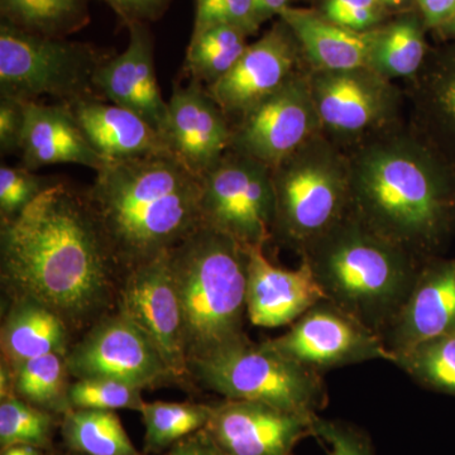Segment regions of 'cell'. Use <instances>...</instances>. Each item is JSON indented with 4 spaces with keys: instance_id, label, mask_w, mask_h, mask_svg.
<instances>
[{
    "instance_id": "20",
    "label": "cell",
    "mask_w": 455,
    "mask_h": 455,
    "mask_svg": "<svg viewBox=\"0 0 455 455\" xmlns=\"http://www.w3.org/2000/svg\"><path fill=\"white\" fill-rule=\"evenodd\" d=\"M326 300L309 265L296 269L269 262L265 247L248 248L247 316L253 325L280 328L293 324L307 310Z\"/></svg>"
},
{
    "instance_id": "40",
    "label": "cell",
    "mask_w": 455,
    "mask_h": 455,
    "mask_svg": "<svg viewBox=\"0 0 455 455\" xmlns=\"http://www.w3.org/2000/svg\"><path fill=\"white\" fill-rule=\"evenodd\" d=\"M169 453L170 455H224L204 429L180 440L170 449Z\"/></svg>"
},
{
    "instance_id": "35",
    "label": "cell",
    "mask_w": 455,
    "mask_h": 455,
    "mask_svg": "<svg viewBox=\"0 0 455 455\" xmlns=\"http://www.w3.org/2000/svg\"><path fill=\"white\" fill-rule=\"evenodd\" d=\"M53 176L37 175L25 167H0V220L3 223L16 220L29 204L41 194L60 184Z\"/></svg>"
},
{
    "instance_id": "9",
    "label": "cell",
    "mask_w": 455,
    "mask_h": 455,
    "mask_svg": "<svg viewBox=\"0 0 455 455\" xmlns=\"http://www.w3.org/2000/svg\"><path fill=\"white\" fill-rule=\"evenodd\" d=\"M203 226L232 236L245 250L272 239L275 193L271 169L230 148L202 178Z\"/></svg>"
},
{
    "instance_id": "38",
    "label": "cell",
    "mask_w": 455,
    "mask_h": 455,
    "mask_svg": "<svg viewBox=\"0 0 455 455\" xmlns=\"http://www.w3.org/2000/svg\"><path fill=\"white\" fill-rule=\"evenodd\" d=\"M25 128V101L0 98V151L2 155L20 152Z\"/></svg>"
},
{
    "instance_id": "13",
    "label": "cell",
    "mask_w": 455,
    "mask_h": 455,
    "mask_svg": "<svg viewBox=\"0 0 455 455\" xmlns=\"http://www.w3.org/2000/svg\"><path fill=\"white\" fill-rule=\"evenodd\" d=\"M116 310L155 344L175 381L188 376L181 307L167 253L124 275Z\"/></svg>"
},
{
    "instance_id": "12",
    "label": "cell",
    "mask_w": 455,
    "mask_h": 455,
    "mask_svg": "<svg viewBox=\"0 0 455 455\" xmlns=\"http://www.w3.org/2000/svg\"><path fill=\"white\" fill-rule=\"evenodd\" d=\"M320 128L309 77L296 73L239 118L232 128V149L272 170Z\"/></svg>"
},
{
    "instance_id": "33",
    "label": "cell",
    "mask_w": 455,
    "mask_h": 455,
    "mask_svg": "<svg viewBox=\"0 0 455 455\" xmlns=\"http://www.w3.org/2000/svg\"><path fill=\"white\" fill-rule=\"evenodd\" d=\"M396 364L425 387L455 396V334L421 343Z\"/></svg>"
},
{
    "instance_id": "14",
    "label": "cell",
    "mask_w": 455,
    "mask_h": 455,
    "mask_svg": "<svg viewBox=\"0 0 455 455\" xmlns=\"http://www.w3.org/2000/svg\"><path fill=\"white\" fill-rule=\"evenodd\" d=\"M309 84L320 125L339 137L383 127L394 118L400 100L391 80L370 68L316 70Z\"/></svg>"
},
{
    "instance_id": "36",
    "label": "cell",
    "mask_w": 455,
    "mask_h": 455,
    "mask_svg": "<svg viewBox=\"0 0 455 455\" xmlns=\"http://www.w3.org/2000/svg\"><path fill=\"white\" fill-rule=\"evenodd\" d=\"M223 25L241 28L248 36L256 35L262 20L254 0H196L193 35Z\"/></svg>"
},
{
    "instance_id": "10",
    "label": "cell",
    "mask_w": 455,
    "mask_h": 455,
    "mask_svg": "<svg viewBox=\"0 0 455 455\" xmlns=\"http://www.w3.org/2000/svg\"><path fill=\"white\" fill-rule=\"evenodd\" d=\"M65 359L76 379H116L142 390L175 381L155 344L116 310L84 333Z\"/></svg>"
},
{
    "instance_id": "43",
    "label": "cell",
    "mask_w": 455,
    "mask_h": 455,
    "mask_svg": "<svg viewBox=\"0 0 455 455\" xmlns=\"http://www.w3.org/2000/svg\"><path fill=\"white\" fill-rule=\"evenodd\" d=\"M2 455H49V451L32 445H12L2 449Z\"/></svg>"
},
{
    "instance_id": "49",
    "label": "cell",
    "mask_w": 455,
    "mask_h": 455,
    "mask_svg": "<svg viewBox=\"0 0 455 455\" xmlns=\"http://www.w3.org/2000/svg\"><path fill=\"white\" fill-rule=\"evenodd\" d=\"M224 455H227L226 453H224Z\"/></svg>"
},
{
    "instance_id": "25",
    "label": "cell",
    "mask_w": 455,
    "mask_h": 455,
    "mask_svg": "<svg viewBox=\"0 0 455 455\" xmlns=\"http://www.w3.org/2000/svg\"><path fill=\"white\" fill-rule=\"evenodd\" d=\"M73 338L55 313L33 301H12L2 325L3 362L12 370L50 353L68 355Z\"/></svg>"
},
{
    "instance_id": "16",
    "label": "cell",
    "mask_w": 455,
    "mask_h": 455,
    "mask_svg": "<svg viewBox=\"0 0 455 455\" xmlns=\"http://www.w3.org/2000/svg\"><path fill=\"white\" fill-rule=\"evenodd\" d=\"M315 416L226 398L212 406L204 430L227 455H292L299 442L313 435Z\"/></svg>"
},
{
    "instance_id": "4",
    "label": "cell",
    "mask_w": 455,
    "mask_h": 455,
    "mask_svg": "<svg viewBox=\"0 0 455 455\" xmlns=\"http://www.w3.org/2000/svg\"><path fill=\"white\" fill-rule=\"evenodd\" d=\"M326 300L379 334L388 331L424 262L350 212L301 253Z\"/></svg>"
},
{
    "instance_id": "11",
    "label": "cell",
    "mask_w": 455,
    "mask_h": 455,
    "mask_svg": "<svg viewBox=\"0 0 455 455\" xmlns=\"http://www.w3.org/2000/svg\"><path fill=\"white\" fill-rule=\"evenodd\" d=\"M266 341L284 357L319 373L374 359L396 362L379 334L328 300L307 310L281 337Z\"/></svg>"
},
{
    "instance_id": "48",
    "label": "cell",
    "mask_w": 455,
    "mask_h": 455,
    "mask_svg": "<svg viewBox=\"0 0 455 455\" xmlns=\"http://www.w3.org/2000/svg\"><path fill=\"white\" fill-rule=\"evenodd\" d=\"M166 455H170V453H167Z\"/></svg>"
},
{
    "instance_id": "27",
    "label": "cell",
    "mask_w": 455,
    "mask_h": 455,
    "mask_svg": "<svg viewBox=\"0 0 455 455\" xmlns=\"http://www.w3.org/2000/svg\"><path fill=\"white\" fill-rule=\"evenodd\" d=\"M0 20L33 35L68 38L89 25V0H0Z\"/></svg>"
},
{
    "instance_id": "7",
    "label": "cell",
    "mask_w": 455,
    "mask_h": 455,
    "mask_svg": "<svg viewBox=\"0 0 455 455\" xmlns=\"http://www.w3.org/2000/svg\"><path fill=\"white\" fill-rule=\"evenodd\" d=\"M188 374L228 400L254 401L283 411L315 416L325 405L322 373L284 357L267 341L248 339L188 363Z\"/></svg>"
},
{
    "instance_id": "41",
    "label": "cell",
    "mask_w": 455,
    "mask_h": 455,
    "mask_svg": "<svg viewBox=\"0 0 455 455\" xmlns=\"http://www.w3.org/2000/svg\"><path fill=\"white\" fill-rule=\"evenodd\" d=\"M423 17L425 26L430 29H439L451 16L455 9V0H415Z\"/></svg>"
},
{
    "instance_id": "47",
    "label": "cell",
    "mask_w": 455,
    "mask_h": 455,
    "mask_svg": "<svg viewBox=\"0 0 455 455\" xmlns=\"http://www.w3.org/2000/svg\"><path fill=\"white\" fill-rule=\"evenodd\" d=\"M49 455H56V454H49Z\"/></svg>"
},
{
    "instance_id": "46",
    "label": "cell",
    "mask_w": 455,
    "mask_h": 455,
    "mask_svg": "<svg viewBox=\"0 0 455 455\" xmlns=\"http://www.w3.org/2000/svg\"><path fill=\"white\" fill-rule=\"evenodd\" d=\"M377 2H379V4L383 5V7H385V8H388V7L392 8L391 0H377Z\"/></svg>"
},
{
    "instance_id": "42",
    "label": "cell",
    "mask_w": 455,
    "mask_h": 455,
    "mask_svg": "<svg viewBox=\"0 0 455 455\" xmlns=\"http://www.w3.org/2000/svg\"><path fill=\"white\" fill-rule=\"evenodd\" d=\"M385 8L377 0H324L323 2V16L333 20L341 14L359 9Z\"/></svg>"
},
{
    "instance_id": "26",
    "label": "cell",
    "mask_w": 455,
    "mask_h": 455,
    "mask_svg": "<svg viewBox=\"0 0 455 455\" xmlns=\"http://www.w3.org/2000/svg\"><path fill=\"white\" fill-rule=\"evenodd\" d=\"M425 22L420 13L407 12L377 28L368 68L385 79L415 76L427 56Z\"/></svg>"
},
{
    "instance_id": "6",
    "label": "cell",
    "mask_w": 455,
    "mask_h": 455,
    "mask_svg": "<svg viewBox=\"0 0 455 455\" xmlns=\"http://www.w3.org/2000/svg\"><path fill=\"white\" fill-rule=\"evenodd\" d=\"M272 238L304 252L349 212V158L322 134L271 170Z\"/></svg>"
},
{
    "instance_id": "24",
    "label": "cell",
    "mask_w": 455,
    "mask_h": 455,
    "mask_svg": "<svg viewBox=\"0 0 455 455\" xmlns=\"http://www.w3.org/2000/svg\"><path fill=\"white\" fill-rule=\"evenodd\" d=\"M278 18L289 27L301 52L316 70L368 68L377 28L355 31L331 22L320 12L290 5Z\"/></svg>"
},
{
    "instance_id": "2",
    "label": "cell",
    "mask_w": 455,
    "mask_h": 455,
    "mask_svg": "<svg viewBox=\"0 0 455 455\" xmlns=\"http://www.w3.org/2000/svg\"><path fill=\"white\" fill-rule=\"evenodd\" d=\"M349 158V212L421 262L455 229V170L416 134L385 133Z\"/></svg>"
},
{
    "instance_id": "29",
    "label": "cell",
    "mask_w": 455,
    "mask_h": 455,
    "mask_svg": "<svg viewBox=\"0 0 455 455\" xmlns=\"http://www.w3.org/2000/svg\"><path fill=\"white\" fill-rule=\"evenodd\" d=\"M248 37L241 28L224 25L191 36L185 57V73L205 88L212 85L238 62L247 49Z\"/></svg>"
},
{
    "instance_id": "21",
    "label": "cell",
    "mask_w": 455,
    "mask_h": 455,
    "mask_svg": "<svg viewBox=\"0 0 455 455\" xmlns=\"http://www.w3.org/2000/svg\"><path fill=\"white\" fill-rule=\"evenodd\" d=\"M22 167L37 171L51 164H74L97 172L106 161L92 148L65 104L25 101L20 145Z\"/></svg>"
},
{
    "instance_id": "31",
    "label": "cell",
    "mask_w": 455,
    "mask_h": 455,
    "mask_svg": "<svg viewBox=\"0 0 455 455\" xmlns=\"http://www.w3.org/2000/svg\"><path fill=\"white\" fill-rule=\"evenodd\" d=\"M140 414L146 427L145 451L160 454L204 429L211 419L212 405L155 401L146 403Z\"/></svg>"
},
{
    "instance_id": "32",
    "label": "cell",
    "mask_w": 455,
    "mask_h": 455,
    "mask_svg": "<svg viewBox=\"0 0 455 455\" xmlns=\"http://www.w3.org/2000/svg\"><path fill=\"white\" fill-rule=\"evenodd\" d=\"M53 412L11 396L0 403V447L32 445L52 451L56 419Z\"/></svg>"
},
{
    "instance_id": "45",
    "label": "cell",
    "mask_w": 455,
    "mask_h": 455,
    "mask_svg": "<svg viewBox=\"0 0 455 455\" xmlns=\"http://www.w3.org/2000/svg\"><path fill=\"white\" fill-rule=\"evenodd\" d=\"M392 8H401L403 5L409 4L410 0H391Z\"/></svg>"
},
{
    "instance_id": "3",
    "label": "cell",
    "mask_w": 455,
    "mask_h": 455,
    "mask_svg": "<svg viewBox=\"0 0 455 455\" xmlns=\"http://www.w3.org/2000/svg\"><path fill=\"white\" fill-rule=\"evenodd\" d=\"M85 196L124 275L203 226L202 179L173 155L108 161Z\"/></svg>"
},
{
    "instance_id": "22",
    "label": "cell",
    "mask_w": 455,
    "mask_h": 455,
    "mask_svg": "<svg viewBox=\"0 0 455 455\" xmlns=\"http://www.w3.org/2000/svg\"><path fill=\"white\" fill-rule=\"evenodd\" d=\"M104 161L172 155L164 137L136 113L101 98L65 104Z\"/></svg>"
},
{
    "instance_id": "17",
    "label": "cell",
    "mask_w": 455,
    "mask_h": 455,
    "mask_svg": "<svg viewBox=\"0 0 455 455\" xmlns=\"http://www.w3.org/2000/svg\"><path fill=\"white\" fill-rule=\"evenodd\" d=\"M167 109L164 140L171 154L191 173L204 178L232 148L228 116L196 80L188 85L173 84Z\"/></svg>"
},
{
    "instance_id": "15",
    "label": "cell",
    "mask_w": 455,
    "mask_h": 455,
    "mask_svg": "<svg viewBox=\"0 0 455 455\" xmlns=\"http://www.w3.org/2000/svg\"><path fill=\"white\" fill-rule=\"evenodd\" d=\"M300 52L289 27L278 20L259 40L248 44L232 70L206 90L228 118H241L291 79Z\"/></svg>"
},
{
    "instance_id": "34",
    "label": "cell",
    "mask_w": 455,
    "mask_h": 455,
    "mask_svg": "<svg viewBox=\"0 0 455 455\" xmlns=\"http://www.w3.org/2000/svg\"><path fill=\"white\" fill-rule=\"evenodd\" d=\"M71 409L134 410L142 411V388L131 383L108 379H76L68 387Z\"/></svg>"
},
{
    "instance_id": "39",
    "label": "cell",
    "mask_w": 455,
    "mask_h": 455,
    "mask_svg": "<svg viewBox=\"0 0 455 455\" xmlns=\"http://www.w3.org/2000/svg\"><path fill=\"white\" fill-rule=\"evenodd\" d=\"M125 26L156 22L166 13L171 0H104Z\"/></svg>"
},
{
    "instance_id": "44",
    "label": "cell",
    "mask_w": 455,
    "mask_h": 455,
    "mask_svg": "<svg viewBox=\"0 0 455 455\" xmlns=\"http://www.w3.org/2000/svg\"><path fill=\"white\" fill-rule=\"evenodd\" d=\"M440 35L447 38H453L455 40V9L451 16L449 17L447 22L444 23L439 29H436Z\"/></svg>"
},
{
    "instance_id": "18",
    "label": "cell",
    "mask_w": 455,
    "mask_h": 455,
    "mask_svg": "<svg viewBox=\"0 0 455 455\" xmlns=\"http://www.w3.org/2000/svg\"><path fill=\"white\" fill-rule=\"evenodd\" d=\"M127 28V47L99 68L95 88L99 97L136 113L164 139L169 109L156 76L154 36L147 23Z\"/></svg>"
},
{
    "instance_id": "28",
    "label": "cell",
    "mask_w": 455,
    "mask_h": 455,
    "mask_svg": "<svg viewBox=\"0 0 455 455\" xmlns=\"http://www.w3.org/2000/svg\"><path fill=\"white\" fill-rule=\"evenodd\" d=\"M66 448L77 455H140L121 419L108 410L70 409L62 415Z\"/></svg>"
},
{
    "instance_id": "19",
    "label": "cell",
    "mask_w": 455,
    "mask_h": 455,
    "mask_svg": "<svg viewBox=\"0 0 455 455\" xmlns=\"http://www.w3.org/2000/svg\"><path fill=\"white\" fill-rule=\"evenodd\" d=\"M449 334H455V259H431L383 341L397 362L421 343Z\"/></svg>"
},
{
    "instance_id": "30",
    "label": "cell",
    "mask_w": 455,
    "mask_h": 455,
    "mask_svg": "<svg viewBox=\"0 0 455 455\" xmlns=\"http://www.w3.org/2000/svg\"><path fill=\"white\" fill-rule=\"evenodd\" d=\"M12 371L14 396L53 414L64 415L71 409L65 386L68 371L64 355L50 353L28 359Z\"/></svg>"
},
{
    "instance_id": "1",
    "label": "cell",
    "mask_w": 455,
    "mask_h": 455,
    "mask_svg": "<svg viewBox=\"0 0 455 455\" xmlns=\"http://www.w3.org/2000/svg\"><path fill=\"white\" fill-rule=\"evenodd\" d=\"M0 226V277L12 301L47 307L71 335L116 310L124 272L85 191L61 181Z\"/></svg>"
},
{
    "instance_id": "23",
    "label": "cell",
    "mask_w": 455,
    "mask_h": 455,
    "mask_svg": "<svg viewBox=\"0 0 455 455\" xmlns=\"http://www.w3.org/2000/svg\"><path fill=\"white\" fill-rule=\"evenodd\" d=\"M412 104L414 133L455 170V44L427 53Z\"/></svg>"
},
{
    "instance_id": "37",
    "label": "cell",
    "mask_w": 455,
    "mask_h": 455,
    "mask_svg": "<svg viewBox=\"0 0 455 455\" xmlns=\"http://www.w3.org/2000/svg\"><path fill=\"white\" fill-rule=\"evenodd\" d=\"M313 436L324 443L328 455H374L370 439L361 430L341 421L315 416Z\"/></svg>"
},
{
    "instance_id": "8",
    "label": "cell",
    "mask_w": 455,
    "mask_h": 455,
    "mask_svg": "<svg viewBox=\"0 0 455 455\" xmlns=\"http://www.w3.org/2000/svg\"><path fill=\"white\" fill-rule=\"evenodd\" d=\"M112 56L92 44L33 35L0 20V97L59 104L100 98L95 75Z\"/></svg>"
},
{
    "instance_id": "5",
    "label": "cell",
    "mask_w": 455,
    "mask_h": 455,
    "mask_svg": "<svg viewBox=\"0 0 455 455\" xmlns=\"http://www.w3.org/2000/svg\"><path fill=\"white\" fill-rule=\"evenodd\" d=\"M178 292L188 362L209 357L247 337L248 250L202 226L167 252Z\"/></svg>"
}]
</instances>
